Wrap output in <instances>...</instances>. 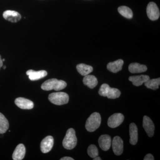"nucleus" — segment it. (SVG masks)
I'll use <instances>...</instances> for the list:
<instances>
[{"mask_svg":"<svg viewBox=\"0 0 160 160\" xmlns=\"http://www.w3.org/2000/svg\"><path fill=\"white\" fill-rule=\"evenodd\" d=\"M3 16L5 19L12 23L17 22L22 18L20 13L12 10H6L4 12Z\"/></svg>","mask_w":160,"mask_h":160,"instance_id":"12","label":"nucleus"},{"mask_svg":"<svg viewBox=\"0 0 160 160\" xmlns=\"http://www.w3.org/2000/svg\"><path fill=\"white\" fill-rule=\"evenodd\" d=\"M129 142L132 145H135L138 141V130L137 126L134 123L129 125Z\"/></svg>","mask_w":160,"mask_h":160,"instance_id":"15","label":"nucleus"},{"mask_svg":"<svg viewBox=\"0 0 160 160\" xmlns=\"http://www.w3.org/2000/svg\"><path fill=\"white\" fill-rule=\"evenodd\" d=\"M144 160H154V157H153V156H152V154H150V153H149V154H147L146 155V156L144 158Z\"/></svg>","mask_w":160,"mask_h":160,"instance_id":"27","label":"nucleus"},{"mask_svg":"<svg viewBox=\"0 0 160 160\" xmlns=\"http://www.w3.org/2000/svg\"><path fill=\"white\" fill-rule=\"evenodd\" d=\"M6 66H4V67H3V69H6Z\"/></svg>","mask_w":160,"mask_h":160,"instance_id":"31","label":"nucleus"},{"mask_svg":"<svg viewBox=\"0 0 160 160\" xmlns=\"http://www.w3.org/2000/svg\"><path fill=\"white\" fill-rule=\"evenodd\" d=\"M76 68L79 73L84 76L89 74L93 71V68L91 66L85 64H78Z\"/></svg>","mask_w":160,"mask_h":160,"instance_id":"20","label":"nucleus"},{"mask_svg":"<svg viewBox=\"0 0 160 160\" xmlns=\"http://www.w3.org/2000/svg\"><path fill=\"white\" fill-rule=\"evenodd\" d=\"M54 144L52 137L48 136L43 139L41 143V150L43 153H46L51 151Z\"/></svg>","mask_w":160,"mask_h":160,"instance_id":"8","label":"nucleus"},{"mask_svg":"<svg viewBox=\"0 0 160 160\" xmlns=\"http://www.w3.org/2000/svg\"><path fill=\"white\" fill-rule=\"evenodd\" d=\"M9 128L8 120L2 113L0 112V134L5 133Z\"/></svg>","mask_w":160,"mask_h":160,"instance_id":"21","label":"nucleus"},{"mask_svg":"<svg viewBox=\"0 0 160 160\" xmlns=\"http://www.w3.org/2000/svg\"><path fill=\"white\" fill-rule=\"evenodd\" d=\"M150 79L149 76L142 75L139 76H134L129 77V81L132 83L133 85L136 86H139L142 85L148 80Z\"/></svg>","mask_w":160,"mask_h":160,"instance_id":"17","label":"nucleus"},{"mask_svg":"<svg viewBox=\"0 0 160 160\" xmlns=\"http://www.w3.org/2000/svg\"><path fill=\"white\" fill-rule=\"evenodd\" d=\"M2 62H4L5 61V59H2Z\"/></svg>","mask_w":160,"mask_h":160,"instance_id":"32","label":"nucleus"},{"mask_svg":"<svg viewBox=\"0 0 160 160\" xmlns=\"http://www.w3.org/2000/svg\"><path fill=\"white\" fill-rule=\"evenodd\" d=\"M61 160H74L72 158L69 157H65L62 158L60 159Z\"/></svg>","mask_w":160,"mask_h":160,"instance_id":"28","label":"nucleus"},{"mask_svg":"<svg viewBox=\"0 0 160 160\" xmlns=\"http://www.w3.org/2000/svg\"><path fill=\"white\" fill-rule=\"evenodd\" d=\"M83 82L84 85L87 86L90 89H93L97 86L98 81L97 78L94 76L87 75L84 77Z\"/></svg>","mask_w":160,"mask_h":160,"instance_id":"18","label":"nucleus"},{"mask_svg":"<svg viewBox=\"0 0 160 160\" xmlns=\"http://www.w3.org/2000/svg\"><path fill=\"white\" fill-rule=\"evenodd\" d=\"M99 145L100 148L104 151H107L111 147V138L109 135H101L98 139Z\"/></svg>","mask_w":160,"mask_h":160,"instance_id":"11","label":"nucleus"},{"mask_svg":"<svg viewBox=\"0 0 160 160\" xmlns=\"http://www.w3.org/2000/svg\"><path fill=\"white\" fill-rule=\"evenodd\" d=\"M110 88V87H109L108 84H102L101 86V87H100L99 90V94L100 95L102 96L106 97Z\"/></svg>","mask_w":160,"mask_h":160,"instance_id":"26","label":"nucleus"},{"mask_svg":"<svg viewBox=\"0 0 160 160\" xmlns=\"http://www.w3.org/2000/svg\"><path fill=\"white\" fill-rule=\"evenodd\" d=\"M77 144V138L76 136L75 131L72 128L67 130L66 136L63 139L62 144L65 149L71 150L74 149Z\"/></svg>","mask_w":160,"mask_h":160,"instance_id":"2","label":"nucleus"},{"mask_svg":"<svg viewBox=\"0 0 160 160\" xmlns=\"http://www.w3.org/2000/svg\"><path fill=\"white\" fill-rule=\"evenodd\" d=\"M160 85V78L152 79H149L145 83V86L147 88L156 90L159 88V86Z\"/></svg>","mask_w":160,"mask_h":160,"instance_id":"23","label":"nucleus"},{"mask_svg":"<svg viewBox=\"0 0 160 160\" xmlns=\"http://www.w3.org/2000/svg\"><path fill=\"white\" fill-rule=\"evenodd\" d=\"M123 64L124 61L122 59H119L108 63L107 68L109 71L113 73H117L122 70Z\"/></svg>","mask_w":160,"mask_h":160,"instance_id":"16","label":"nucleus"},{"mask_svg":"<svg viewBox=\"0 0 160 160\" xmlns=\"http://www.w3.org/2000/svg\"><path fill=\"white\" fill-rule=\"evenodd\" d=\"M143 127L148 136L152 137L154 135L155 126L151 119L147 116H144L143 118Z\"/></svg>","mask_w":160,"mask_h":160,"instance_id":"7","label":"nucleus"},{"mask_svg":"<svg viewBox=\"0 0 160 160\" xmlns=\"http://www.w3.org/2000/svg\"><path fill=\"white\" fill-rule=\"evenodd\" d=\"M93 160H102V159H101V158H100L99 157H98V156L96 157L95 158H93Z\"/></svg>","mask_w":160,"mask_h":160,"instance_id":"30","label":"nucleus"},{"mask_svg":"<svg viewBox=\"0 0 160 160\" xmlns=\"http://www.w3.org/2000/svg\"><path fill=\"white\" fill-rule=\"evenodd\" d=\"M124 120V116L121 113H114L108 119V125L112 128H116L122 124Z\"/></svg>","mask_w":160,"mask_h":160,"instance_id":"6","label":"nucleus"},{"mask_svg":"<svg viewBox=\"0 0 160 160\" xmlns=\"http://www.w3.org/2000/svg\"><path fill=\"white\" fill-rule=\"evenodd\" d=\"M87 152L89 156L93 158L98 156V150L97 146L94 145H91L89 146Z\"/></svg>","mask_w":160,"mask_h":160,"instance_id":"25","label":"nucleus"},{"mask_svg":"<svg viewBox=\"0 0 160 160\" xmlns=\"http://www.w3.org/2000/svg\"><path fill=\"white\" fill-rule=\"evenodd\" d=\"M112 148L114 154L119 156L123 151V141L118 136L115 137L112 141Z\"/></svg>","mask_w":160,"mask_h":160,"instance_id":"10","label":"nucleus"},{"mask_svg":"<svg viewBox=\"0 0 160 160\" xmlns=\"http://www.w3.org/2000/svg\"><path fill=\"white\" fill-rule=\"evenodd\" d=\"M15 104L20 109H31L34 107L33 102L24 98H17L15 100Z\"/></svg>","mask_w":160,"mask_h":160,"instance_id":"9","label":"nucleus"},{"mask_svg":"<svg viewBox=\"0 0 160 160\" xmlns=\"http://www.w3.org/2000/svg\"><path fill=\"white\" fill-rule=\"evenodd\" d=\"M26 74L29 76V79L31 81H34L45 77L47 75L48 73L45 70L36 71L30 69L26 72Z\"/></svg>","mask_w":160,"mask_h":160,"instance_id":"13","label":"nucleus"},{"mask_svg":"<svg viewBox=\"0 0 160 160\" xmlns=\"http://www.w3.org/2000/svg\"><path fill=\"white\" fill-rule=\"evenodd\" d=\"M67 83L63 80H58L56 78L50 79L46 81L42 84L41 88L46 91L53 90L60 91L65 89Z\"/></svg>","mask_w":160,"mask_h":160,"instance_id":"1","label":"nucleus"},{"mask_svg":"<svg viewBox=\"0 0 160 160\" xmlns=\"http://www.w3.org/2000/svg\"><path fill=\"white\" fill-rule=\"evenodd\" d=\"M101 123V117L99 113L94 112L87 119L86 128L87 131L92 132L99 127Z\"/></svg>","mask_w":160,"mask_h":160,"instance_id":"3","label":"nucleus"},{"mask_svg":"<svg viewBox=\"0 0 160 160\" xmlns=\"http://www.w3.org/2000/svg\"><path fill=\"white\" fill-rule=\"evenodd\" d=\"M118 11L122 16L126 18L131 19L133 17L132 11L127 6H120L118 8Z\"/></svg>","mask_w":160,"mask_h":160,"instance_id":"22","label":"nucleus"},{"mask_svg":"<svg viewBox=\"0 0 160 160\" xmlns=\"http://www.w3.org/2000/svg\"><path fill=\"white\" fill-rule=\"evenodd\" d=\"M26 148L22 144H20L16 148L13 154L12 159L14 160H22L25 157L26 154Z\"/></svg>","mask_w":160,"mask_h":160,"instance_id":"14","label":"nucleus"},{"mask_svg":"<svg viewBox=\"0 0 160 160\" xmlns=\"http://www.w3.org/2000/svg\"><path fill=\"white\" fill-rule=\"evenodd\" d=\"M147 16L152 21L158 20L160 17V11L157 5L153 2H149L146 9Z\"/></svg>","mask_w":160,"mask_h":160,"instance_id":"5","label":"nucleus"},{"mask_svg":"<svg viewBox=\"0 0 160 160\" xmlns=\"http://www.w3.org/2000/svg\"><path fill=\"white\" fill-rule=\"evenodd\" d=\"M3 66V62L2 61V58H1V55H0V69H1V67Z\"/></svg>","mask_w":160,"mask_h":160,"instance_id":"29","label":"nucleus"},{"mask_svg":"<svg viewBox=\"0 0 160 160\" xmlns=\"http://www.w3.org/2000/svg\"><path fill=\"white\" fill-rule=\"evenodd\" d=\"M120 95L121 92L118 89L110 87L106 97L109 99H116L119 97Z\"/></svg>","mask_w":160,"mask_h":160,"instance_id":"24","label":"nucleus"},{"mask_svg":"<svg viewBox=\"0 0 160 160\" xmlns=\"http://www.w3.org/2000/svg\"><path fill=\"white\" fill-rule=\"evenodd\" d=\"M147 68L145 65H141L139 63H132L129 66V70L132 73H140L147 71Z\"/></svg>","mask_w":160,"mask_h":160,"instance_id":"19","label":"nucleus"},{"mask_svg":"<svg viewBox=\"0 0 160 160\" xmlns=\"http://www.w3.org/2000/svg\"><path fill=\"white\" fill-rule=\"evenodd\" d=\"M48 99L52 104L61 106L68 103L69 96L65 92H53L49 95Z\"/></svg>","mask_w":160,"mask_h":160,"instance_id":"4","label":"nucleus"}]
</instances>
